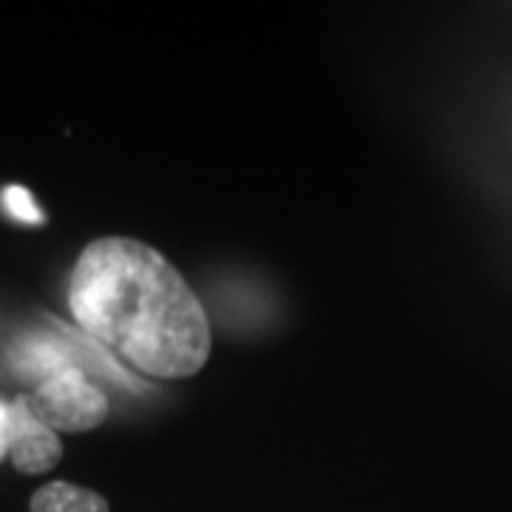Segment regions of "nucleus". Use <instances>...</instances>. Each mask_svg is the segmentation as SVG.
Listing matches in <instances>:
<instances>
[{"instance_id": "f257e3e1", "label": "nucleus", "mask_w": 512, "mask_h": 512, "mask_svg": "<svg viewBox=\"0 0 512 512\" xmlns=\"http://www.w3.org/2000/svg\"><path fill=\"white\" fill-rule=\"evenodd\" d=\"M74 319L148 376H194L211 353L200 299L160 251L131 237L89 242L69 285Z\"/></svg>"}, {"instance_id": "39448f33", "label": "nucleus", "mask_w": 512, "mask_h": 512, "mask_svg": "<svg viewBox=\"0 0 512 512\" xmlns=\"http://www.w3.org/2000/svg\"><path fill=\"white\" fill-rule=\"evenodd\" d=\"M6 208L12 211V217H18L23 222H43L40 217V211H37L35 200H32V194L26 191V188H6Z\"/></svg>"}, {"instance_id": "20e7f679", "label": "nucleus", "mask_w": 512, "mask_h": 512, "mask_svg": "<svg viewBox=\"0 0 512 512\" xmlns=\"http://www.w3.org/2000/svg\"><path fill=\"white\" fill-rule=\"evenodd\" d=\"M29 512H109V501L89 487L55 481L32 495Z\"/></svg>"}, {"instance_id": "423d86ee", "label": "nucleus", "mask_w": 512, "mask_h": 512, "mask_svg": "<svg viewBox=\"0 0 512 512\" xmlns=\"http://www.w3.org/2000/svg\"><path fill=\"white\" fill-rule=\"evenodd\" d=\"M9 444H12V416H9V404L0 402V461L9 456Z\"/></svg>"}, {"instance_id": "7ed1b4c3", "label": "nucleus", "mask_w": 512, "mask_h": 512, "mask_svg": "<svg viewBox=\"0 0 512 512\" xmlns=\"http://www.w3.org/2000/svg\"><path fill=\"white\" fill-rule=\"evenodd\" d=\"M9 416H12L9 458H12L15 470L23 476H40V473L52 470L63 458V444L57 439L55 430L29 413L26 396H20L9 404Z\"/></svg>"}, {"instance_id": "f03ea898", "label": "nucleus", "mask_w": 512, "mask_h": 512, "mask_svg": "<svg viewBox=\"0 0 512 512\" xmlns=\"http://www.w3.org/2000/svg\"><path fill=\"white\" fill-rule=\"evenodd\" d=\"M26 407L55 433H86L100 427L109 416V399L103 390L74 367L52 373L32 396H26Z\"/></svg>"}]
</instances>
